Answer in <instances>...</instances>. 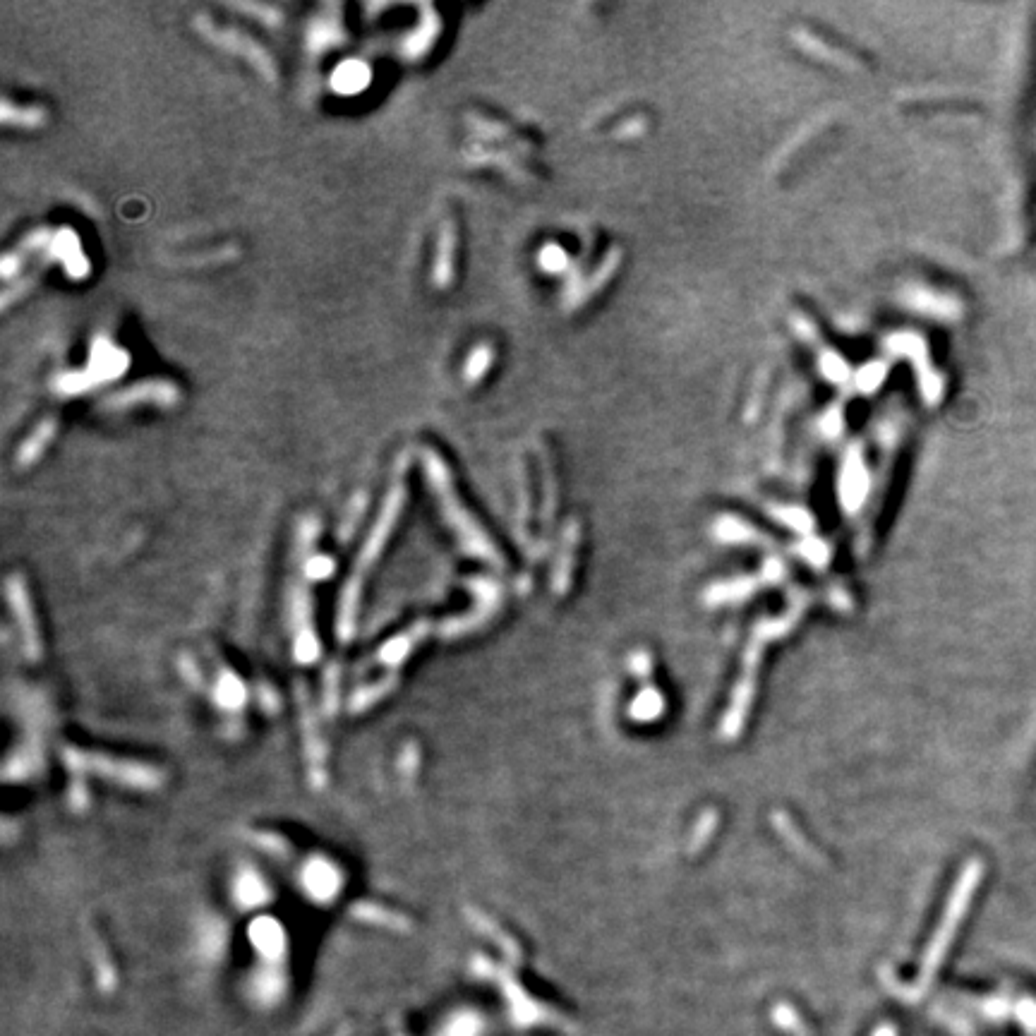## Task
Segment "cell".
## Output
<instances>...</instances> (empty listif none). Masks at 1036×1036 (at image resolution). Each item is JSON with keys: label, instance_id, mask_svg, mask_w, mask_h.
Here are the masks:
<instances>
[{"label": "cell", "instance_id": "cell-1", "mask_svg": "<svg viewBox=\"0 0 1036 1036\" xmlns=\"http://www.w3.org/2000/svg\"><path fill=\"white\" fill-rule=\"evenodd\" d=\"M195 27H197V32H200L202 36H207L212 44L224 48V51H228V53H233V56H240L243 60H248V63L259 72V75L264 77V80L276 82L274 60H271V56L264 51L262 46L255 44L252 39H248L243 32H238V29H231V27H219V24L202 15L197 17Z\"/></svg>", "mask_w": 1036, "mask_h": 1036}, {"label": "cell", "instance_id": "cell-2", "mask_svg": "<svg viewBox=\"0 0 1036 1036\" xmlns=\"http://www.w3.org/2000/svg\"><path fill=\"white\" fill-rule=\"evenodd\" d=\"M180 401V389L176 382H168V379H142V382L132 384V387H125L116 391L111 399H106L108 411H130L135 406H159V408H173Z\"/></svg>", "mask_w": 1036, "mask_h": 1036}, {"label": "cell", "instance_id": "cell-3", "mask_svg": "<svg viewBox=\"0 0 1036 1036\" xmlns=\"http://www.w3.org/2000/svg\"><path fill=\"white\" fill-rule=\"evenodd\" d=\"M130 367V355L128 351L118 346L116 341L108 339V336L99 334L92 339V348H89V360H87V375L92 377L96 387L108 382H116L128 372Z\"/></svg>", "mask_w": 1036, "mask_h": 1036}, {"label": "cell", "instance_id": "cell-4", "mask_svg": "<svg viewBox=\"0 0 1036 1036\" xmlns=\"http://www.w3.org/2000/svg\"><path fill=\"white\" fill-rule=\"evenodd\" d=\"M46 252L53 262H60V267L72 281H82L89 276V259L82 252L80 238L70 228H60L58 233H53Z\"/></svg>", "mask_w": 1036, "mask_h": 1036}, {"label": "cell", "instance_id": "cell-5", "mask_svg": "<svg viewBox=\"0 0 1036 1036\" xmlns=\"http://www.w3.org/2000/svg\"><path fill=\"white\" fill-rule=\"evenodd\" d=\"M439 29H442V24H439L435 8L432 5L420 8L418 27L411 34H406V39H401L399 56L403 60H423L432 51V46H435Z\"/></svg>", "mask_w": 1036, "mask_h": 1036}, {"label": "cell", "instance_id": "cell-6", "mask_svg": "<svg viewBox=\"0 0 1036 1036\" xmlns=\"http://www.w3.org/2000/svg\"><path fill=\"white\" fill-rule=\"evenodd\" d=\"M456 264V231L451 221H442L437 228L435 259H432V283L437 291H447L454 281Z\"/></svg>", "mask_w": 1036, "mask_h": 1036}, {"label": "cell", "instance_id": "cell-7", "mask_svg": "<svg viewBox=\"0 0 1036 1036\" xmlns=\"http://www.w3.org/2000/svg\"><path fill=\"white\" fill-rule=\"evenodd\" d=\"M58 423L56 418H44L34 425V430L29 432L27 437L22 439L20 449H17V466H32L44 456V451L51 447V442L56 439Z\"/></svg>", "mask_w": 1036, "mask_h": 1036}, {"label": "cell", "instance_id": "cell-8", "mask_svg": "<svg viewBox=\"0 0 1036 1036\" xmlns=\"http://www.w3.org/2000/svg\"><path fill=\"white\" fill-rule=\"evenodd\" d=\"M341 41H343V29L339 24V17L329 15V12L315 17L305 32V48L312 53V56H319V53L339 46Z\"/></svg>", "mask_w": 1036, "mask_h": 1036}, {"label": "cell", "instance_id": "cell-9", "mask_svg": "<svg viewBox=\"0 0 1036 1036\" xmlns=\"http://www.w3.org/2000/svg\"><path fill=\"white\" fill-rule=\"evenodd\" d=\"M370 65L360 58H348L331 72V89L339 94H358L370 84Z\"/></svg>", "mask_w": 1036, "mask_h": 1036}, {"label": "cell", "instance_id": "cell-10", "mask_svg": "<svg viewBox=\"0 0 1036 1036\" xmlns=\"http://www.w3.org/2000/svg\"><path fill=\"white\" fill-rule=\"evenodd\" d=\"M3 123L8 128H20V130H36L46 125V111L41 106H15L10 99H3Z\"/></svg>", "mask_w": 1036, "mask_h": 1036}, {"label": "cell", "instance_id": "cell-11", "mask_svg": "<svg viewBox=\"0 0 1036 1036\" xmlns=\"http://www.w3.org/2000/svg\"><path fill=\"white\" fill-rule=\"evenodd\" d=\"M490 363H492L490 346H487V343L475 346L473 351L468 353L466 365H463V382H466L468 387H473V384L480 382V379L485 377V372L490 370Z\"/></svg>", "mask_w": 1036, "mask_h": 1036}, {"label": "cell", "instance_id": "cell-12", "mask_svg": "<svg viewBox=\"0 0 1036 1036\" xmlns=\"http://www.w3.org/2000/svg\"><path fill=\"white\" fill-rule=\"evenodd\" d=\"M94 387L96 384L92 382V377L87 375V370L63 372V375H58L56 382H53V391L60 396H80L92 391Z\"/></svg>", "mask_w": 1036, "mask_h": 1036}, {"label": "cell", "instance_id": "cell-13", "mask_svg": "<svg viewBox=\"0 0 1036 1036\" xmlns=\"http://www.w3.org/2000/svg\"><path fill=\"white\" fill-rule=\"evenodd\" d=\"M238 10L248 12V15H259V22L269 24V27H279L281 15L269 5H238Z\"/></svg>", "mask_w": 1036, "mask_h": 1036}]
</instances>
